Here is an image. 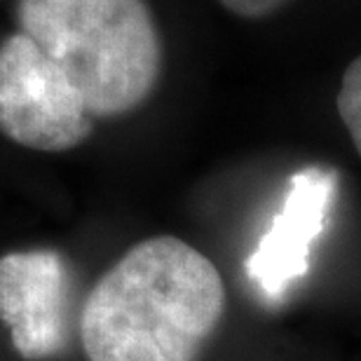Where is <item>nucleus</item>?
I'll return each mask as SVG.
<instances>
[{
	"mask_svg": "<svg viewBox=\"0 0 361 361\" xmlns=\"http://www.w3.org/2000/svg\"><path fill=\"white\" fill-rule=\"evenodd\" d=\"M226 312V284L171 235L134 244L94 284L80 314L90 361H197Z\"/></svg>",
	"mask_w": 361,
	"mask_h": 361,
	"instance_id": "1",
	"label": "nucleus"
},
{
	"mask_svg": "<svg viewBox=\"0 0 361 361\" xmlns=\"http://www.w3.org/2000/svg\"><path fill=\"white\" fill-rule=\"evenodd\" d=\"M17 24L94 122L136 111L160 82L162 38L146 0H17Z\"/></svg>",
	"mask_w": 361,
	"mask_h": 361,
	"instance_id": "2",
	"label": "nucleus"
},
{
	"mask_svg": "<svg viewBox=\"0 0 361 361\" xmlns=\"http://www.w3.org/2000/svg\"><path fill=\"white\" fill-rule=\"evenodd\" d=\"M94 132V118L61 68L28 38L0 42V134L40 153H63Z\"/></svg>",
	"mask_w": 361,
	"mask_h": 361,
	"instance_id": "3",
	"label": "nucleus"
},
{
	"mask_svg": "<svg viewBox=\"0 0 361 361\" xmlns=\"http://www.w3.org/2000/svg\"><path fill=\"white\" fill-rule=\"evenodd\" d=\"M338 176L326 167H305L288 180L281 209L247 261V274L265 300L281 302L307 274L314 242L326 226Z\"/></svg>",
	"mask_w": 361,
	"mask_h": 361,
	"instance_id": "4",
	"label": "nucleus"
},
{
	"mask_svg": "<svg viewBox=\"0 0 361 361\" xmlns=\"http://www.w3.org/2000/svg\"><path fill=\"white\" fill-rule=\"evenodd\" d=\"M66 265L52 249L0 258V324L26 361L54 357L66 341Z\"/></svg>",
	"mask_w": 361,
	"mask_h": 361,
	"instance_id": "5",
	"label": "nucleus"
},
{
	"mask_svg": "<svg viewBox=\"0 0 361 361\" xmlns=\"http://www.w3.org/2000/svg\"><path fill=\"white\" fill-rule=\"evenodd\" d=\"M336 104L338 115H341L343 125L361 157V54L345 68Z\"/></svg>",
	"mask_w": 361,
	"mask_h": 361,
	"instance_id": "6",
	"label": "nucleus"
},
{
	"mask_svg": "<svg viewBox=\"0 0 361 361\" xmlns=\"http://www.w3.org/2000/svg\"><path fill=\"white\" fill-rule=\"evenodd\" d=\"M228 12H233L235 17L258 21L268 19L272 14H277L281 7H286L291 0H219Z\"/></svg>",
	"mask_w": 361,
	"mask_h": 361,
	"instance_id": "7",
	"label": "nucleus"
}]
</instances>
